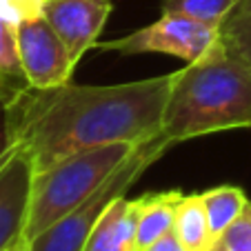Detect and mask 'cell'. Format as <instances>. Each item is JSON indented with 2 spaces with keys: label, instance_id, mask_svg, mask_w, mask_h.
Masks as SVG:
<instances>
[{
  "label": "cell",
  "instance_id": "obj_7",
  "mask_svg": "<svg viewBox=\"0 0 251 251\" xmlns=\"http://www.w3.org/2000/svg\"><path fill=\"white\" fill-rule=\"evenodd\" d=\"M40 11L62 38L74 65L98 45L114 11L111 0H40Z\"/></svg>",
  "mask_w": 251,
  "mask_h": 251
},
{
  "label": "cell",
  "instance_id": "obj_11",
  "mask_svg": "<svg viewBox=\"0 0 251 251\" xmlns=\"http://www.w3.org/2000/svg\"><path fill=\"white\" fill-rule=\"evenodd\" d=\"M31 89L33 87L18 53L16 29L9 20L0 16V107H11Z\"/></svg>",
  "mask_w": 251,
  "mask_h": 251
},
{
  "label": "cell",
  "instance_id": "obj_13",
  "mask_svg": "<svg viewBox=\"0 0 251 251\" xmlns=\"http://www.w3.org/2000/svg\"><path fill=\"white\" fill-rule=\"evenodd\" d=\"M204 209H207V218H209V229H211L213 240L233 223V220L245 211L247 194L236 185H218L211 189L202 191Z\"/></svg>",
  "mask_w": 251,
  "mask_h": 251
},
{
  "label": "cell",
  "instance_id": "obj_5",
  "mask_svg": "<svg viewBox=\"0 0 251 251\" xmlns=\"http://www.w3.org/2000/svg\"><path fill=\"white\" fill-rule=\"evenodd\" d=\"M0 16L14 25L20 60L33 89H53L71 82L76 65L40 11V0H0Z\"/></svg>",
  "mask_w": 251,
  "mask_h": 251
},
{
  "label": "cell",
  "instance_id": "obj_14",
  "mask_svg": "<svg viewBox=\"0 0 251 251\" xmlns=\"http://www.w3.org/2000/svg\"><path fill=\"white\" fill-rule=\"evenodd\" d=\"M223 45L251 69V0H238L220 25Z\"/></svg>",
  "mask_w": 251,
  "mask_h": 251
},
{
  "label": "cell",
  "instance_id": "obj_19",
  "mask_svg": "<svg viewBox=\"0 0 251 251\" xmlns=\"http://www.w3.org/2000/svg\"><path fill=\"white\" fill-rule=\"evenodd\" d=\"M9 251H29V247H27V240L18 242V245H16V247H11Z\"/></svg>",
  "mask_w": 251,
  "mask_h": 251
},
{
  "label": "cell",
  "instance_id": "obj_9",
  "mask_svg": "<svg viewBox=\"0 0 251 251\" xmlns=\"http://www.w3.org/2000/svg\"><path fill=\"white\" fill-rule=\"evenodd\" d=\"M138 198H116L94 227L85 251H138Z\"/></svg>",
  "mask_w": 251,
  "mask_h": 251
},
{
  "label": "cell",
  "instance_id": "obj_4",
  "mask_svg": "<svg viewBox=\"0 0 251 251\" xmlns=\"http://www.w3.org/2000/svg\"><path fill=\"white\" fill-rule=\"evenodd\" d=\"M171 149V145L158 133L156 138L142 142L140 149L120 167L116 174H111L89 198H85L76 209H71L65 218L53 223L43 233L27 242L29 251H85L94 227L102 218L111 202L120 196H125L133 187V182L140 178L158 158H162Z\"/></svg>",
  "mask_w": 251,
  "mask_h": 251
},
{
  "label": "cell",
  "instance_id": "obj_12",
  "mask_svg": "<svg viewBox=\"0 0 251 251\" xmlns=\"http://www.w3.org/2000/svg\"><path fill=\"white\" fill-rule=\"evenodd\" d=\"M174 231L180 238L187 251H209L211 249V229H209L207 209L202 194H185L176 207Z\"/></svg>",
  "mask_w": 251,
  "mask_h": 251
},
{
  "label": "cell",
  "instance_id": "obj_6",
  "mask_svg": "<svg viewBox=\"0 0 251 251\" xmlns=\"http://www.w3.org/2000/svg\"><path fill=\"white\" fill-rule=\"evenodd\" d=\"M220 45V29L198 20L176 14H160L147 27L127 33L123 38L104 40L96 47L102 51H116L120 56H140V53H165L185 60L187 65L202 60L207 53Z\"/></svg>",
  "mask_w": 251,
  "mask_h": 251
},
{
  "label": "cell",
  "instance_id": "obj_2",
  "mask_svg": "<svg viewBox=\"0 0 251 251\" xmlns=\"http://www.w3.org/2000/svg\"><path fill=\"white\" fill-rule=\"evenodd\" d=\"M236 129H251V69L220 38L202 60L176 71L160 136L174 147Z\"/></svg>",
  "mask_w": 251,
  "mask_h": 251
},
{
  "label": "cell",
  "instance_id": "obj_16",
  "mask_svg": "<svg viewBox=\"0 0 251 251\" xmlns=\"http://www.w3.org/2000/svg\"><path fill=\"white\" fill-rule=\"evenodd\" d=\"M209 251H251V200L245 211L211 242Z\"/></svg>",
  "mask_w": 251,
  "mask_h": 251
},
{
  "label": "cell",
  "instance_id": "obj_15",
  "mask_svg": "<svg viewBox=\"0 0 251 251\" xmlns=\"http://www.w3.org/2000/svg\"><path fill=\"white\" fill-rule=\"evenodd\" d=\"M238 0H162L160 14H176L218 27L225 23Z\"/></svg>",
  "mask_w": 251,
  "mask_h": 251
},
{
  "label": "cell",
  "instance_id": "obj_10",
  "mask_svg": "<svg viewBox=\"0 0 251 251\" xmlns=\"http://www.w3.org/2000/svg\"><path fill=\"white\" fill-rule=\"evenodd\" d=\"M180 189L169 191H147L138 196V227H136V247L145 251L149 245L174 231L176 207L182 198Z\"/></svg>",
  "mask_w": 251,
  "mask_h": 251
},
{
  "label": "cell",
  "instance_id": "obj_17",
  "mask_svg": "<svg viewBox=\"0 0 251 251\" xmlns=\"http://www.w3.org/2000/svg\"><path fill=\"white\" fill-rule=\"evenodd\" d=\"M14 149H16V145L11 142L9 131H7V123H5V109L0 107V167L9 160Z\"/></svg>",
  "mask_w": 251,
  "mask_h": 251
},
{
  "label": "cell",
  "instance_id": "obj_1",
  "mask_svg": "<svg viewBox=\"0 0 251 251\" xmlns=\"http://www.w3.org/2000/svg\"><path fill=\"white\" fill-rule=\"evenodd\" d=\"M176 71L120 85H74L31 89L5 109L9 138L33 171L94 147L142 145L160 133Z\"/></svg>",
  "mask_w": 251,
  "mask_h": 251
},
{
  "label": "cell",
  "instance_id": "obj_8",
  "mask_svg": "<svg viewBox=\"0 0 251 251\" xmlns=\"http://www.w3.org/2000/svg\"><path fill=\"white\" fill-rule=\"evenodd\" d=\"M33 176L31 160L18 147L0 167V251H9L25 240Z\"/></svg>",
  "mask_w": 251,
  "mask_h": 251
},
{
  "label": "cell",
  "instance_id": "obj_18",
  "mask_svg": "<svg viewBox=\"0 0 251 251\" xmlns=\"http://www.w3.org/2000/svg\"><path fill=\"white\" fill-rule=\"evenodd\" d=\"M145 251H187V249L180 242V238L176 236V231H169L162 238H158L153 245H149Z\"/></svg>",
  "mask_w": 251,
  "mask_h": 251
},
{
  "label": "cell",
  "instance_id": "obj_3",
  "mask_svg": "<svg viewBox=\"0 0 251 251\" xmlns=\"http://www.w3.org/2000/svg\"><path fill=\"white\" fill-rule=\"evenodd\" d=\"M140 145L116 142L67 156L33 176L31 207L25 240H31L47 227L65 218L85 198H89L111 174L120 169Z\"/></svg>",
  "mask_w": 251,
  "mask_h": 251
}]
</instances>
